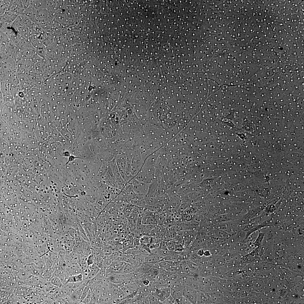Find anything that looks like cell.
Listing matches in <instances>:
<instances>
[{"mask_svg":"<svg viewBox=\"0 0 304 304\" xmlns=\"http://www.w3.org/2000/svg\"><path fill=\"white\" fill-rule=\"evenodd\" d=\"M142 282L143 284L146 286L149 285L150 283V281L147 279H144V280Z\"/></svg>","mask_w":304,"mask_h":304,"instance_id":"484cf974","label":"cell"},{"mask_svg":"<svg viewBox=\"0 0 304 304\" xmlns=\"http://www.w3.org/2000/svg\"><path fill=\"white\" fill-rule=\"evenodd\" d=\"M6 10L3 1H1V16L4 14Z\"/></svg>","mask_w":304,"mask_h":304,"instance_id":"7402d4cb","label":"cell"},{"mask_svg":"<svg viewBox=\"0 0 304 304\" xmlns=\"http://www.w3.org/2000/svg\"><path fill=\"white\" fill-rule=\"evenodd\" d=\"M130 182L135 194L145 196L147 194L149 189V184L139 181L135 179L131 180Z\"/></svg>","mask_w":304,"mask_h":304,"instance_id":"6da1fadb","label":"cell"},{"mask_svg":"<svg viewBox=\"0 0 304 304\" xmlns=\"http://www.w3.org/2000/svg\"><path fill=\"white\" fill-rule=\"evenodd\" d=\"M184 248L185 247L183 244L180 243H175V252L178 253L182 252L183 251Z\"/></svg>","mask_w":304,"mask_h":304,"instance_id":"e0dca14e","label":"cell"},{"mask_svg":"<svg viewBox=\"0 0 304 304\" xmlns=\"http://www.w3.org/2000/svg\"><path fill=\"white\" fill-rule=\"evenodd\" d=\"M83 281V274L81 273L69 276L68 278L66 283L69 282H80Z\"/></svg>","mask_w":304,"mask_h":304,"instance_id":"30bf717a","label":"cell"},{"mask_svg":"<svg viewBox=\"0 0 304 304\" xmlns=\"http://www.w3.org/2000/svg\"><path fill=\"white\" fill-rule=\"evenodd\" d=\"M210 252L208 250H206L204 252V256L206 257H207L210 256Z\"/></svg>","mask_w":304,"mask_h":304,"instance_id":"4316f807","label":"cell"},{"mask_svg":"<svg viewBox=\"0 0 304 304\" xmlns=\"http://www.w3.org/2000/svg\"><path fill=\"white\" fill-rule=\"evenodd\" d=\"M37 12L35 8L30 5L25 9L24 15L30 18L35 22Z\"/></svg>","mask_w":304,"mask_h":304,"instance_id":"ba28073f","label":"cell"},{"mask_svg":"<svg viewBox=\"0 0 304 304\" xmlns=\"http://www.w3.org/2000/svg\"><path fill=\"white\" fill-rule=\"evenodd\" d=\"M30 4L37 10L47 9V1H30Z\"/></svg>","mask_w":304,"mask_h":304,"instance_id":"52a82bcc","label":"cell"},{"mask_svg":"<svg viewBox=\"0 0 304 304\" xmlns=\"http://www.w3.org/2000/svg\"><path fill=\"white\" fill-rule=\"evenodd\" d=\"M76 158H78L75 157L74 156H71L69 158L68 161V163L72 161H73V160H74V159H76Z\"/></svg>","mask_w":304,"mask_h":304,"instance_id":"83f0119b","label":"cell"},{"mask_svg":"<svg viewBox=\"0 0 304 304\" xmlns=\"http://www.w3.org/2000/svg\"><path fill=\"white\" fill-rule=\"evenodd\" d=\"M100 270L96 263L95 262L92 265L90 266V272L87 278L83 281L87 285L90 280L97 276Z\"/></svg>","mask_w":304,"mask_h":304,"instance_id":"8992f818","label":"cell"},{"mask_svg":"<svg viewBox=\"0 0 304 304\" xmlns=\"http://www.w3.org/2000/svg\"><path fill=\"white\" fill-rule=\"evenodd\" d=\"M139 288L135 283H127L122 287V291L125 299L134 298L136 295Z\"/></svg>","mask_w":304,"mask_h":304,"instance_id":"7a4b0ae2","label":"cell"},{"mask_svg":"<svg viewBox=\"0 0 304 304\" xmlns=\"http://www.w3.org/2000/svg\"><path fill=\"white\" fill-rule=\"evenodd\" d=\"M82 283L77 288L74 292L68 297L71 298L73 303H81L82 296L83 291L87 285L83 281Z\"/></svg>","mask_w":304,"mask_h":304,"instance_id":"277c9868","label":"cell"},{"mask_svg":"<svg viewBox=\"0 0 304 304\" xmlns=\"http://www.w3.org/2000/svg\"><path fill=\"white\" fill-rule=\"evenodd\" d=\"M51 284L59 288H62L63 286V283L60 279L57 277H53L50 280Z\"/></svg>","mask_w":304,"mask_h":304,"instance_id":"7c38bea8","label":"cell"},{"mask_svg":"<svg viewBox=\"0 0 304 304\" xmlns=\"http://www.w3.org/2000/svg\"><path fill=\"white\" fill-rule=\"evenodd\" d=\"M171 287H168L157 289L153 294L162 303L170 295Z\"/></svg>","mask_w":304,"mask_h":304,"instance_id":"5b68a950","label":"cell"},{"mask_svg":"<svg viewBox=\"0 0 304 304\" xmlns=\"http://www.w3.org/2000/svg\"><path fill=\"white\" fill-rule=\"evenodd\" d=\"M163 257L150 254L145 257L144 262L145 263H156L160 262Z\"/></svg>","mask_w":304,"mask_h":304,"instance_id":"9c48e42d","label":"cell"},{"mask_svg":"<svg viewBox=\"0 0 304 304\" xmlns=\"http://www.w3.org/2000/svg\"><path fill=\"white\" fill-rule=\"evenodd\" d=\"M276 208L274 206H269L267 207L265 209V212L267 213H272L273 212L276 210Z\"/></svg>","mask_w":304,"mask_h":304,"instance_id":"603a6c76","label":"cell"},{"mask_svg":"<svg viewBox=\"0 0 304 304\" xmlns=\"http://www.w3.org/2000/svg\"><path fill=\"white\" fill-rule=\"evenodd\" d=\"M182 296L187 298L191 304L195 303L198 300V295L196 290L186 285L183 290Z\"/></svg>","mask_w":304,"mask_h":304,"instance_id":"3957f363","label":"cell"},{"mask_svg":"<svg viewBox=\"0 0 304 304\" xmlns=\"http://www.w3.org/2000/svg\"><path fill=\"white\" fill-rule=\"evenodd\" d=\"M134 247L133 239L129 238L126 239L122 246V251L124 252L126 250Z\"/></svg>","mask_w":304,"mask_h":304,"instance_id":"8fae6325","label":"cell"},{"mask_svg":"<svg viewBox=\"0 0 304 304\" xmlns=\"http://www.w3.org/2000/svg\"><path fill=\"white\" fill-rule=\"evenodd\" d=\"M126 208H126V210H129V209H130V208H129V209H128V208H127V207H126ZM129 211H130V212H131V211H130V210H129H129H128V212H129ZM125 212H125V213H126V214H127V212H128V211H127V210H126V211H125Z\"/></svg>","mask_w":304,"mask_h":304,"instance_id":"f1b7e54d","label":"cell"},{"mask_svg":"<svg viewBox=\"0 0 304 304\" xmlns=\"http://www.w3.org/2000/svg\"><path fill=\"white\" fill-rule=\"evenodd\" d=\"M91 290L90 289V287L88 285H87L85 287L84 290L83 291L82 295V300L81 302L83 301V300L87 296L88 294H89L90 291Z\"/></svg>","mask_w":304,"mask_h":304,"instance_id":"d6986e66","label":"cell"},{"mask_svg":"<svg viewBox=\"0 0 304 304\" xmlns=\"http://www.w3.org/2000/svg\"><path fill=\"white\" fill-rule=\"evenodd\" d=\"M92 291L91 290L87 295V296L82 302V304H89L91 301L92 298Z\"/></svg>","mask_w":304,"mask_h":304,"instance_id":"ffe728a7","label":"cell"},{"mask_svg":"<svg viewBox=\"0 0 304 304\" xmlns=\"http://www.w3.org/2000/svg\"><path fill=\"white\" fill-rule=\"evenodd\" d=\"M95 257L94 254H91L88 256L87 259V262L89 266L92 265L95 262Z\"/></svg>","mask_w":304,"mask_h":304,"instance_id":"ac0fdd59","label":"cell"},{"mask_svg":"<svg viewBox=\"0 0 304 304\" xmlns=\"http://www.w3.org/2000/svg\"><path fill=\"white\" fill-rule=\"evenodd\" d=\"M204 251L203 249H199L197 252V254L200 257H202L204 256Z\"/></svg>","mask_w":304,"mask_h":304,"instance_id":"d4e9b609","label":"cell"},{"mask_svg":"<svg viewBox=\"0 0 304 304\" xmlns=\"http://www.w3.org/2000/svg\"><path fill=\"white\" fill-rule=\"evenodd\" d=\"M175 242L173 239L168 240L167 243V248L171 251H174Z\"/></svg>","mask_w":304,"mask_h":304,"instance_id":"5bb4252c","label":"cell"},{"mask_svg":"<svg viewBox=\"0 0 304 304\" xmlns=\"http://www.w3.org/2000/svg\"><path fill=\"white\" fill-rule=\"evenodd\" d=\"M152 236H143L140 238V242L141 244H148L151 243Z\"/></svg>","mask_w":304,"mask_h":304,"instance_id":"4fadbf2b","label":"cell"},{"mask_svg":"<svg viewBox=\"0 0 304 304\" xmlns=\"http://www.w3.org/2000/svg\"><path fill=\"white\" fill-rule=\"evenodd\" d=\"M181 304H191L188 299L182 296L180 298Z\"/></svg>","mask_w":304,"mask_h":304,"instance_id":"cb8c5ba5","label":"cell"},{"mask_svg":"<svg viewBox=\"0 0 304 304\" xmlns=\"http://www.w3.org/2000/svg\"><path fill=\"white\" fill-rule=\"evenodd\" d=\"M175 300L170 295L162 303V304H174Z\"/></svg>","mask_w":304,"mask_h":304,"instance_id":"44dd1931","label":"cell"},{"mask_svg":"<svg viewBox=\"0 0 304 304\" xmlns=\"http://www.w3.org/2000/svg\"><path fill=\"white\" fill-rule=\"evenodd\" d=\"M150 304H161L158 299L153 294L148 296Z\"/></svg>","mask_w":304,"mask_h":304,"instance_id":"9a60e30c","label":"cell"},{"mask_svg":"<svg viewBox=\"0 0 304 304\" xmlns=\"http://www.w3.org/2000/svg\"><path fill=\"white\" fill-rule=\"evenodd\" d=\"M185 262L189 268L190 270L195 271L199 268L198 265L190 261H184Z\"/></svg>","mask_w":304,"mask_h":304,"instance_id":"2e32d148","label":"cell"}]
</instances>
